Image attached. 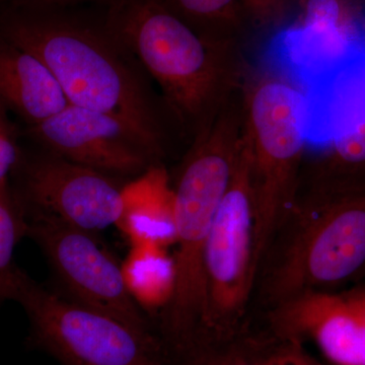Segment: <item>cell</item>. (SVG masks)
<instances>
[{"instance_id": "cell-1", "label": "cell", "mask_w": 365, "mask_h": 365, "mask_svg": "<svg viewBox=\"0 0 365 365\" xmlns=\"http://www.w3.org/2000/svg\"><path fill=\"white\" fill-rule=\"evenodd\" d=\"M76 6L9 0L0 11V37L38 57L68 104L117 118L158 162L169 139V112L105 11Z\"/></svg>"}, {"instance_id": "cell-2", "label": "cell", "mask_w": 365, "mask_h": 365, "mask_svg": "<svg viewBox=\"0 0 365 365\" xmlns=\"http://www.w3.org/2000/svg\"><path fill=\"white\" fill-rule=\"evenodd\" d=\"M106 18L150 78L170 117L193 140L239 93L247 64L232 39H215L158 0H108Z\"/></svg>"}, {"instance_id": "cell-3", "label": "cell", "mask_w": 365, "mask_h": 365, "mask_svg": "<svg viewBox=\"0 0 365 365\" xmlns=\"http://www.w3.org/2000/svg\"><path fill=\"white\" fill-rule=\"evenodd\" d=\"M364 265V182L309 178L264 252L254 294L270 311L299 295L328 292Z\"/></svg>"}, {"instance_id": "cell-4", "label": "cell", "mask_w": 365, "mask_h": 365, "mask_svg": "<svg viewBox=\"0 0 365 365\" xmlns=\"http://www.w3.org/2000/svg\"><path fill=\"white\" fill-rule=\"evenodd\" d=\"M242 137L248 148L255 209V259L264 252L299 192L307 151L306 100L299 86L259 58L241 86ZM257 274V273H256Z\"/></svg>"}, {"instance_id": "cell-5", "label": "cell", "mask_w": 365, "mask_h": 365, "mask_svg": "<svg viewBox=\"0 0 365 365\" xmlns=\"http://www.w3.org/2000/svg\"><path fill=\"white\" fill-rule=\"evenodd\" d=\"M235 160L225 148L204 143L188 150L175 182L178 249L174 297L157 331L170 357L198 340L204 309V255L218 206L232 181Z\"/></svg>"}, {"instance_id": "cell-6", "label": "cell", "mask_w": 365, "mask_h": 365, "mask_svg": "<svg viewBox=\"0 0 365 365\" xmlns=\"http://www.w3.org/2000/svg\"><path fill=\"white\" fill-rule=\"evenodd\" d=\"M14 302L30 329L26 344L62 365H167L157 332L143 331L48 289L21 271Z\"/></svg>"}, {"instance_id": "cell-7", "label": "cell", "mask_w": 365, "mask_h": 365, "mask_svg": "<svg viewBox=\"0 0 365 365\" xmlns=\"http://www.w3.org/2000/svg\"><path fill=\"white\" fill-rule=\"evenodd\" d=\"M256 273L253 190L242 137L232 181L206 244L203 316L193 347L227 340L246 328Z\"/></svg>"}, {"instance_id": "cell-8", "label": "cell", "mask_w": 365, "mask_h": 365, "mask_svg": "<svg viewBox=\"0 0 365 365\" xmlns=\"http://www.w3.org/2000/svg\"><path fill=\"white\" fill-rule=\"evenodd\" d=\"M11 176L14 195L26 216L45 215L97 232L123 213L125 184L118 178L43 150L24 153Z\"/></svg>"}, {"instance_id": "cell-9", "label": "cell", "mask_w": 365, "mask_h": 365, "mask_svg": "<svg viewBox=\"0 0 365 365\" xmlns=\"http://www.w3.org/2000/svg\"><path fill=\"white\" fill-rule=\"evenodd\" d=\"M26 218V237L42 250L67 297L143 331L155 324L127 289L122 267L95 232L45 215Z\"/></svg>"}, {"instance_id": "cell-10", "label": "cell", "mask_w": 365, "mask_h": 365, "mask_svg": "<svg viewBox=\"0 0 365 365\" xmlns=\"http://www.w3.org/2000/svg\"><path fill=\"white\" fill-rule=\"evenodd\" d=\"M26 134L43 150L116 178L138 177L157 158L117 118L67 105Z\"/></svg>"}, {"instance_id": "cell-11", "label": "cell", "mask_w": 365, "mask_h": 365, "mask_svg": "<svg viewBox=\"0 0 365 365\" xmlns=\"http://www.w3.org/2000/svg\"><path fill=\"white\" fill-rule=\"evenodd\" d=\"M278 338L312 341L333 365H365V287L309 292L268 311Z\"/></svg>"}, {"instance_id": "cell-12", "label": "cell", "mask_w": 365, "mask_h": 365, "mask_svg": "<svg viewBox=\"0 0 365 365\" xmlns=\"http://www.w3.org/2000/svg\"><path fill=\"white\" fill-rule=\"evenodd\" d=\"M68 101L47 66L32 53L0 37V109L26 127L42 123Z\"/></svg>"}, {"instance_id": "cell-13", "label": "cell", "mask_w": 365, "mask_h": 365, "mask_svg": "<svg viewBox=\"0 0 365 365\" xmlns=\"http://www.w3.org/2000/svg\"><path fill=\"white\" fill-rule=\"evenodd\" d=\"M124 207L117 227L132 247L153 245L169 248L176 244L174 189L167 170L158 163L126 182Z\"/></svg>"}, {"instance_id": "cell-14", "label": "cell", "mask_w": 365, "mask_h": 365, "mask_svg": "<svg viewBox=\"0 0 365 365\" xmlns=\"http://www.w3.org/2000/svg\"><path fill=\"white\" fill-rule=\"evenodd\" d=\"M127 289L146 313L167 309L176 289L177 269L168 248L153 245L132 247L121 264Z\"/></svg>"}, {"instance_id": "cell-15", "label": "cell", "mask_w": 365, "mask_h": 365, "mask_svg": "<svg viewBox=\"0 0 365 365\" xmlns=\"http://www.w3.org/2000/svg\"><path fill=\"white\" fill-rule=\"evenodd\" d=\"M278 342L267 328L257 332L247 326L227 340L192 348L170 365H272Z\"/></svg>"}, {"instance_id": "cell-16", "label": "cell", "mask_w": 365, "mask_h": 365, "mask_svg": "<svg viewBox=\"0 0 365 365\" xmlns=\"http://www.w3.org/2000/svg\"><path fill=\"white\" fill-rule=\"evenodd\" d=\"M26 218L11 184L0 186V307L14 300L23 269L14 262L16 245L26 237Z\"/></svg>"}, {"instance_id": "cell-17", "label": "cell", "mask_w": 365, "mask_h": 365, "mask_svg": "<svg viewBox=\"0 0 365 365\" xmlns=\"http://www.w3.org/2000/svg\"><path fill=\"white\" fill-rule=\"evenodd\" d=\"M204 36L235 39L242 14L240 0H158Z\"/></svg>"}, {"instance_id": "cell-18", "label": "cell", "mask_w": 365, "mask_h": 365, "mask_svg": "<svg viewBox=\"0 0 365 365\" xmlns=\"http://www.w3.org/2000/svg\"><path fill=\"white\" fill-rule=\"evenodd\" d=\"M317 150L325 151L327 160L317 165L312 172L316 174L361 165L365 163V122Z\"/></svg>"}, {"instance_id": "cell-19", "label": "cell", "mask_w": 365, "mask_h": 365, "mask_svg": "<svg viewBox=\"0 0 365 365\" xmlns=\"http://www.w3.org/2000/svg\"><path fill=\"white\" fill-rule=\"evenodd\" d=\"M20 155L13 126L7 120L6 113L0 109V186L9 182Z\"/></svg>"}, {"instance_id": "cell-20", "label": "cell", "mask_w": 365, "mask_h": 365, "mask_svg": "<svg viewBox=\"0 0 365 365\" xmlns=\"http://www.w3.org/2000/svg\"><path fill=\"white\" fill-rule=\"evenodd\" d=\"M245 13L261 26L279 25L287 14L290 0H240Z\"/></svg>"}, {"instance_id": "cell-21", "label": "cell", "mask_w": 365, "mask_h": 365, "mask_svg": "<svg viewBox=\"0 0 365 365\" xmlns=\"http://www.w3.org/2000/svg\"><path fill=\"white\" fill-rule=\"evenodd\" d=\"M272 365H324L306 351L304 343L279 338L274 352Z\"/></svg>"}, {"instance_id": "cell-22", "label": "cell", "mask_w": 365, "mask_h": 365, "mask_svg": "<svg viewBox=\"0 0 365 365\" xmlns=\"http://www.w3.org/2000/svg\"><path fill=\"white\" fill-rule=\"evenodd\" d=\"M21 1L34 2V4H53V6H78L83 2L93 1V0H21ZM95 1H108V0H95Z\"/></svg>"}, {"instance_id": "cell-23", "label": "cell", "mask_w": 365, "mask_h": 365, "mask_svg": "<svg viewBox=\"0 0 365 365\" xmlns=\"http://www.w3.org/2000/svg\"><path fill=\"white\" fill-rule=\"evenodd\" d=\"M167 365H170V364H168Z\"/></svg>"}]
</instances>
